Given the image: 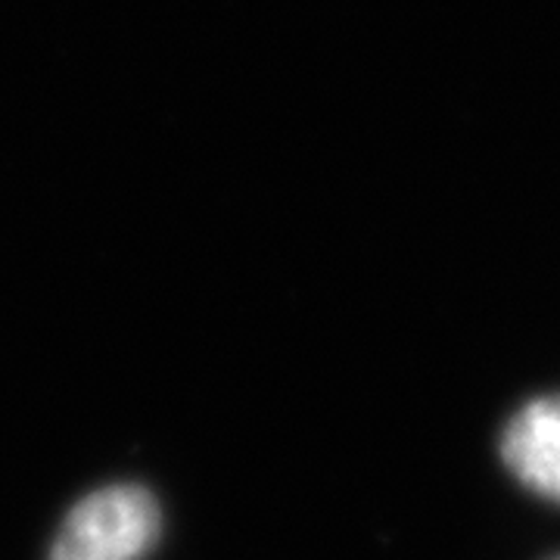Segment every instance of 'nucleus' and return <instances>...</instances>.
<instances>
[{"label":"nucleus","mask_w":560,"mask_h":560,"mask_svg":"<svg viewBox=\"0 0 560 560\" xmlns=\"http://www.w3.org/2000/svg\"><path fill=\"white\" fill-rule=\"evenodd\" d=\"M160 533V508L138 486L84 499L62 523L50 560H138Z\"/></svg>","instance_id":"obj_1"},{"label":"nucleus","mask_w":560,"mask_h":560,"mask_svg":"<svg viewBox=\"0 0 560 560\" xmlns=\"http://www.w3.org/2000/svg\"><path fill=\"white\" fill-rule=\"evenodd\" d=\"M501 460L526 489L560 501V393L533 399L508 420Z\"/></svg>","instance_id":"obj_2"}]
</instances>
